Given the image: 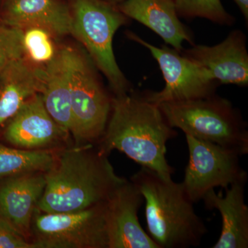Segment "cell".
Here are the masks:
<instances>
[{
    "label": "cell",
    "instance_id": "6da1fadb",
    "mask_svg": "<svg viewBox=\"0 0 248 248\" xmlns=\"http://www.w3.org/2000/svg\"><path fill=\"white\" fill-rule=\"evenodd\" d=\"M108 156L93 144L59 150L53 166L45 172V191L37 210L73 213L107 202L126 180L116 174Z\"/></svg>",
    "mask_w": 248,
    "mask_h": 248
},
{
    "label": "cell",
    "instance_id": "7a4b0ae2",
    "mask_svg": "<svg viewBox=\"0 0 248 248\" xmlns=\"http://www.w3.org/2000/svg\"><path fill=\"white\" fill-rule=\"evenodd\" d=\"M177 135L157 105L141 94L128 93L112 97L107 128L97 148L108 155L117 150L169 179L174 169L166 159V143Z\"/></svg>",
    "mask_w": 248,
    "mask_h": 248
},
{
    "label": "cell",
    "instance_id": "3957f363",
    "mask_svg": "<svg viewBox=\"0 0 248 248\" xmlns=\"http://www.w3.org/2000/svg\"><path fill=\"white\" fill-rule=\"evenodd\" d=\"M146 202L149 236L159 248L196 247L208 229L196 214L182 183L142 167L131 178Z\"/></svg>",
    "mask_w": 248,
    "mask_h": 248
},
{
    "label": "cell",
    "instance_id": "277c9868",
    "mask_svg": "<svg viewBox=\"0 0 248 248\" xmlns=\"http://www.w3.org/2000/svg\"><path fill=\"white\" fill-rule=\"evenodd\" d=\"M168 123L186 135L248 153V132L241 114L231 102L216 94L157 105Z\"/></svg>",
    "mask_w": 248,
    "mask_h": 248
},
{
    "label": "cell",
    "instance_id": "5b68a950",
    "mask_svg": "<svg viewBox=\"0 0 248 248\" xmlns=\"http://www.w3.org/2000/svg\"><path fill=\"white\" fill-rule=\"evenodd\" d=\"M71 35L84 45L90 58L110 83L115 96L130 93V84L121 71L113 51L114 36L130 18L117 5L104 0H73Z\"/></svg>",
    "mask_w": 248,
    "mask_h": 248
},
{
    "label": "cell",
    "instance_id": "8992f818",
    "mask_svg": "<svg viewBox=\"0 0 248 248\" xmlns=\"http://www.w3.org/2000/svg\"><path fill=\"white\" fill-rule=\"evenodd\" d=\"M71 84L73 130L75 146L97 143L107 128L112 98L104 88L86 54L65 47Z\"/></svg>",
    "mask_w": 248,
    "mask_h": 248
},
{
    "label": "cell",
    "instance_id": "52a82bcc",
    "mask_svg": "<svg viewBox=\"0 0 248 248\" xmlns=\"http://www.w3.org/2000/svg\"><path fill=\"white\" fill-rule=\"evenodd\" d=\"M106 202L73 213L36 210L31 241L37 248H108Z\"/></svg>",
    "mask_w": 248,
    "mask_h": 248
},
{
    "label": "cell",
    "instance_id": "ba28073f",
    "mask_svg": "<svg viewBox=\"0 0 248 248\" xmlns=\"http://www.w3.org/2000/svg\"><path fill=\"white\" fill-rule=\"evenodd\" d=\"M186 138L189 161L182 184L194 203L215 187L226 189L236 183H246L247 172L240 166L241 155L237 152L189 135Z\"/></svg>",
    "mask_w": 248,
    "mask_h": 248
},
{
    "label": "cell",
    "instance_id": "9c48e42d",
    "mask_svg": "<svg viewBox=\"0 0 248 248\" xmlns=\"http://www.w3.org/2000/svg\"><path fill=\"white\" fill-rule=\"evenodd\" d=\"M127 35L150 50L166 81V86L161 91H149L141 94L148 102L159 105L164 102L208 97L215 94L219 84L195 62L166 46L160 48L155 46L133 32H128Z\"/></svg>",
    "mask_w": 248,
    "mask_h": 248
},
{
    "label": "cell",
    "instance_id": "30bf717a",
    "mask_svg": "<svg viewBox=\"0 0 248 248\" xmlns=\"http://www.w3.org/2000/svg\"><path fill=\"white\" fill-rule=\"evenodd\" d=\"M4 127V140L20 149L58 151L71 141V135L49 115L40 93L24 103Z\"/></svg>",
    "mask_w": 248,
    "mask_h": 248
},
{
    "label": "cell",
    "instance_id": "8fae6325",
    "mask_svg": "<svg viewBox=\"0 0 248 248\" xmlns=\"http://www.w3.org/2000/svg\"><path fill=\"white\" fill-rule=\"evenodd\" d=\"M143 202L138 187L127 179L111 193L106 202L108 248H159L139 221Z\"/></svg>",
    "mask_w": 248,
    "mask_h": 248
},
{
    "label": "cell",
    "instance_id": "7c38bea8",
    "mask_svg": "<svg viewBox=\"0 0 248 248\" xmlns=\"http://www.w3.org/2000/svg\"><path fill=\"white\" fill-rule=\"evenodd\" d=\"M181 53L206 70L219 84L248 86V53L241 31H232L218 45H194Z\"/></svg>",
    "mask_w": 248,
    "mask_h": 248
},
{
    "label": "cell",
    "instance_id": "4fadbf2b",
    "mask_svg": "<svg viewBox=\"0 0 248 248\" xmlns=\"http://www.w3.org/2000/svg\"><path fill=\"white\" fill-rule=\"evenodd\" d=\"M45 186L42 172L13 176L0 184V217L31 241L32 217Z\"/></svg>",
    "mask_w": 248,
    "mask_h": 248
},
{
    "label": "cell",
    "instance_id": "5bb4252c",
    "mask_svg": "<svg viewBox=\"0 0 248 248\" xmlns=\"http://www.w3.org/2000/svg\"><path fill=\"white\" fill-rule=\"evenodd\" d=\"M0 21L7 27L24 29L40 27L54 35H71V6L62 0H5Z\"/></svg>",
    "mask_w": 248,
    "mask_h": 248
},
{
    "label": "cell",
    "instance_id": "9a60e30c",
    "mask_svg": "<svg viewBox=\"0 0 248 248\" xmlns=\"http://www.w3.org/2000/svg\"><path fill=\"white\" fill-rule=\"evenodd\" d=\"M117 6L126 17L149 28L179 53L183 42L195 45L190 29L179 19L174 0H125Z\"/></svg>",
    "mask_w": 248,
    "mask_h": 248
},
{
    "label": "cell",
    "instance_id": "2e32d148",
    "mask_svg": "<svg viewBox=\"0 0 248 248\" xmlns=\"http://www.w3.org/2000/svg\"><path fill=\"white\" fill-rule=\"evenodd\" d=\"M246 183H236L216 193L209 191L203 198L209 210H217L221 215V235L213 248H248V207L245 202Z\"/></svg>",
    "mask_w": 248,
    "mask_h": 248
},
{
    "label": "cell",
    "instance_id": "e0dca14e",
    "mask_svg": "<svg viewBox=\"0 0 248 248\" xmlns=\"http://www.w3.org/2000/svg\"><path fill=\"white\" fill-rule=\"evenodd\" d=\"M42 87V68H36L24 58L18 59L0 70V128L24 103Z\"/></svg>",
    "mask_w": 248,
    "mask_h": 248
},
{
    "label": "cell",
    "instance_id": "ac0fdd59",
    "mask_svg": "<svg viewBox=\"0 0 248 248\" xmlns=\"http://www.w3.org/2000/svg\"><path fill=\"white\" fill-rule=\"evenodd\" d=\"M40 94L49 115L71 136L73 116L71 84L65 47L60 48L56 58L42 68Z\"/></svg>",
    "mask_w": 248,
    "mask_h": 248
},
{
    "label": "cell",
    "instance_id": "d6986e66",
    "mask_svg": "<svg viewBox=\"0 0 248 248\" xmlns=\"http://www.w3.org/2000/svg\"><path fill=\"white\" fill-rule=\"evenodd\" d=\"M58 151L24 150L0 143V179L25 173L47 172Z\"/></svg>",
    "mask_w": 248,
    "mask_h": 248
},
{
    "label": "cell",
    "instance_id": "ffe728a7",
    "mask_svg": "<svg viewBox=\"0 0 248 248\" xmlns=\"http://www.w3.org/2000/svg\"><path fill=\"white\" fill-rule=\"evenodd\" d=\"M24 58L36 68H42L56 58L60 48H57L56 37L48 29L40 27L22 29Z\"/></svg>",
    "mask_w": 248,
    "mask_h": 248
},
{
    "label": "cell",
    "instance_id": "44dd1931",
    "mask_svg": "<svg viewBox=\"0 0 248 248\" xmlns=\"http://www.w3.org/2000/svg\"><path fill=\"white\" fill-rule=\"evenodd\" d=\"M179 17L205 18L221 25L232 26L235 17L228 14L221 0H174Z\"/></svg>",
    "mask_w": 248,
    "mask_h": 248
},
{
    "label": "cell",
    "instance_id": "7402d4cb",
    "mask_svg": "<svg viewBox=\"0 0 248 248\" xmlns=\"http://www.w3.org/2000/svg\"><path fill=\"white\" fill-rule=\"evenodd\" d=\"M22 30L0 24V70L11 62L24 58Z\"/></svg>",
    "mask_w": 248,
    "mask_h": 248
},
{
    "label": "cell",
    "instance_id": "603a6c76",
    "mask_svg": "<svg viewBox=\"0 0 248 248\" xmlns=\"http://www.w3.org/2000/svg\"><path fill=\"white\" fill-rule=\"evenodd\" d=\"M0 248H37L0 217Z\"/></svg>",
    "mask_w": 248,
    "mask_h": 248
},
{
    "label": "cell",
    "instance_id": "cb8c5ba5",
    "mask_svg": "<svg viewBox=\"0 0 248 248\" xmlns=\"http://www.w3.org/2000/svg\"><path fill=\"white\" fill-rule=\"evenodd\" d=\"M235 3L237 5L240 11L242 13L243 16L246 19V22L248 20V0H234Z\"/></svg>",
    "mask_w": 248,
    "mask_h": 248
},
{
    "label": "cell",
    "instance_id": "d4e9b609",
    "mask_svg": "<svg viewBox=\"0 0 248 248\" xmlns=\"http://www.w3.org/2000/svg\"><path fill=\"white\" fill-rule=\"evenodd\" d=\"M104 1H108V2L111 3L112 4L117 5L123 2L125 0H104Z\"/></svg>",
    "mask_w": 248,
    "mask_h": 248
}]
</instances>
